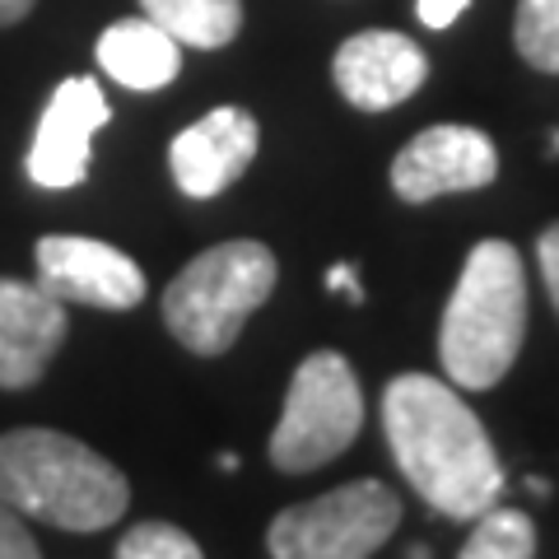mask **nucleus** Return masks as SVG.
<instances>
[{"label":"nucleus","instance_id":"obj_1","mask_svg":"<svg viewBox=\"0 0 559 559\" xmlns=\"http://www.w3.org/2000/svg\"><path fill=\"white\" fill-rule=\"evenodd\" d=\"M382 429L411 489L433 513L471 522L503 495V466L462 388L429 373H401L382 392Z\"/></svg>","mask_w":559,"mask_h":559},{"label":"nucleus","instance_id":"obj_2","mask_svg":"<svg viewBox=\"0 0 559 559\" xmlns=\"http://www.w3.org/2000/svg\"><path fill=\"white\" fill-rule=\"evenodd\" d=\"M0 503L61 532H103L121 522L131 485L103 452L57 429L0 433Z\"/></svg>","mask_w":559,"mask_h":559},{"label":"nucleus","instance_id":"obj_3","mask_svg":"<svg viewBox=\"0 0 559 559\" xmlns=\"http://www.w3.org/2000/svg\"><path fill=\"white\" fill-rule=\"evenodd\" d=\"M527 336V266L503 238L471 248L457 289L443 308L439 359L452 388L485 392L513 369Z\"/></svg>","mask_w":559,"mask_h":559},{"label":"nucleus","instance_id":"obj_4","mask_svg":"<svg viewBox=\"0 0 559 559\" xmlns=\"http://www.w3.org/2000/svg\"><path fill=\"white\" fill-rule=\"evenodd\" d=\"M275 275L280 266L266 242H215L173 275V285L164 289V322L191 355H224L242 336L252 312L271 299Z\"/></svg>","mask_w":559,"mask_h":559},{"label":"nucleus","instance_id":"obj_5","mask_svg":"<svg viewBox=\"0 0 559 559\" xmlns=\"http://www.w3.org/2000/svg\"><path fill=\"white\" fill-rule=\"evenodd\" d=\"M364 429V392L355 369L336 349L308 355L289 378L285 411L271 433V462L289 476L318 471L359 439Z\"/></svg>","mask_w":559,"mask_h":559},{"label":"nucleus","instance_id":"obj_6","mask_svg":"<svg viewBox=\"0 0 559 559\" xmlns=\"http://www.w3.org/2000/svg\"><path fill=\"white\" fill-rule=\"evenodd\" d=\"M401 499L382 480H349L341 489L285 509L266 546L275 559H369L396 532Z\"/></svg>","mask_w":559,"mask_h":559},{"label":"nucleus","instance_id":"obj_7","mask_svg":"<svg viewBox=\"0 0 559 559\" xmlns=\"http://www.w3.org/2000/svg\"><path fill=\"white\" fill-rule=\"evenodd\" d=\"M495 178H499L495 140L476 127H457V121L419 131L392 159V191L411 205L452 197V191H480Z\"/></svg>","mask_w":559,"mask_h":559},{"label":"nucleus","instance_id":"obj_8","mask_svg":"<svg viewBox=\"0 0 559 559\" xmlns=\"http://www.w3.org/2000/svg\"><path fill=\"white\" fill-rule=\"evenodd\" d=\"M33 257H38V285L47 294H57L61 304L127 312L145 299V271L121 248H112V242L47 234L38 238Z\"/></svg>","mask_w":559,"mask_h":559},{"label":"nucleus","instance_id":"obj_9","mask_svg":"<svg viewBox=\"0 0 559 559\" xmlns=\"http://www.w3.org/2000/svg\"><path fill=\"white\" fill-rule=\"evenodd\" d=\"M108 117H112V108H108V98H103L98 80H90V75L61 80L43 121H38V135H33L28 178L47 191L80 187L90 178L94 135L108 127Z\"/></svg>","mask_w":559,"mask_h":559},{"label":"nucleus","instance_id":"obj_10","mask_svg":"<svg viewBox=\"0 0 559 559\" xmlns=\"http://www.w3.org/2000/svg\"><path fill=\"white\" fill-rule=\"evenodd\" d=\"M257 145L261 131L248 108H215L173 135L168 145L173 182H178L182 197L210 201L248 173V164L257 159Z\"/></svg>","mask_w":559,"mask_h":559},{"label":"nucleus","instance_id":"obj_11","mask_svg":"<svg viewBox=\"0 0 559 559\" xmlns=\"http://www.w3.org/2000/svg\"><path fill=\"white\" fill-rule=\"evenodd\" d=\"M336 90L359 112H388L406 103L429 75V61L406 33L369 28L336 47Z\"/></svg>","mask_w":559,"mask_h":559},{"label":"nucleus","instance_id":"obj_12","mask_svg":"<svg viewBox=\"0 0 559 559\" xmlns=\"http://www.w3.org/2000/svg\"><path fill=\"white\" fill-rule=\"evenodd\" d=\"M66 304L33 280H0V388H33L66 341Z\"/></svg>","mask_w":559,"mask_h":559},{"label":"nucleus","instance_id":"obj_13","mask_svg":"<svg viewBox=\"0 0 559 559\" xmlns=\"http://www.w3.org/2000/svg\"><path fill=\"white\" fill-rule=\"evenodd\" d=\"M98 66L103 75L127 84V90H164L182 70V43L154 20H121L98 38Z\"/></svg>","mask_w":559,"mask_h":559},{"label":"nucleus","instance_id":"obj_14","mask_svg":"<svg viewBox=\"0 0 559 559\" xmlns=\"http://www.w3.org/2000/svg\"><path fill=\"white\" fill-rule=\"evenodd\" d=\"M145 20L168 28L182 47H229L242 28V0H140Z\"/></svg>","mask_w":559,"mask_h":559},{"label":"nucleus","instance_id":"obj_15","mask_svg":"<svg viewBox=\"0 0 559 559\" xmlns=\"http://www.w3.org/2000/svg\"><path fill=\"white\" fill-rule=\"evenodd\" d=\"M457 559H536V527L518 509H485Z\"/></svg>","mask_w":559,"mask_h":559},{"label":"nucleus","instance_id":"obj_16","mask_svg":"<svg viewBox=\"0 0 559 559\" xmlns=\"http://www.w3.org/2000/svg\"><path fill=\"white\" fill-rule=\"evenodd\" d=\"M513 43L527 66L559 75V0H518Z\"/></svg>","mask_w":559,"mask_h":559},{"label":"nucleus","instance_id":"obj_17","mask_svg":"<svg viewBox=\"0 0 559 559\" xmlns=\"http://www.w3.org/2000/svg\"><path fill=\"white\" fill-rule=\"evenodd\" d=\"M117 559H205L201 546L173 522H140L121 536Z\"/></svg>","mask_w":559,"mask_h":559},{"label":"nucleus","instance_id":"obj_18","mask_svg":"<svg viewBox=\"0 0 559 559\" xmlns=\"http://www.w3.org/2000/svg\"><path fill=\"white\" fill-rule=\"evenodd\" d=\"M0 559H43L38 540L28 536L24 518L10 509V503H0Z\"/></svg>","mask_w":559,"mask_h":559},{"label":"nucleus","instance_id":"obj_19","mask_svg":"<svg viewBox=\"0 0 559 559\" xmlns=\"http://www.w3.org/2000/svg\"><path fill=\"white\" fill-rule=\"evenodd\" d=\"M536 261H540V280H546V294L559 312V224H550L546 234L536 242Z\"/></svg>","mask_w":559,"mask_h":559},{"label":"nucleus","instance_id":"obj_20","mask_svg":"<svg viewBox=\"0 0 559 559\" xmlns=\"http://www.w3.org/2000/svg\"><path fill=\"white\" fill-rule=\"evenodd\" d=\"M471 5V0H415V14L425 28H452L457 14Z\"/></svg>","mask_w":559,"mask_h":559},{"label":"nucleus","instance_id":"obj_21","mask_svg":"<svg viewBox=\"0 0 559 559\" xmlns=\"http://www.w3.org/2000/svg\"><path fill=\"white\" fill-rule=\"evenodd\" d=\"M326 289L349 294V304H364V289H359L355 266H331V271H326Z\"/></svg>","mask_w":559,"mask_h":559},{"label":"nucleus","instance_id":"obj_22","mask_svg":"<svg viewBox=\"0 0 559 559\" xmlns=\"http://www.w3.org/2000/svg\"><path fill=\"white\" fill-rule=\"evenodd\" d=\"M28 10H33V0H0V28H5V24H20Z\"/></svg>","mask_w":559,"mask_h":559},{"label":"nucleus","instance_id":"obj_23","mask_svg":"<svg viewBox=\"0 0 559 559\" xmlns=\"http://www.w3.org/2000/svg\"><path fill=\"white\" fill-rule=\"evenodd\" d=\"M527 489H532L536 499H546V495H550V480H540V476H527Z\"/></svg>","mask_w":559,"mask_h":559},{"label":"nucleus","instance_id":"obj_24","mask_svg":"<svg viewBox=\"0 0 559 559\" xmlns=\"http://www.w3.org/2000/svg\"><path fill=\"white\" fill-rule=\"evenodd\" d=\"M242 462H238V452H219V471H238Z\"/></svg>","mask_w":559,"mask_h":559},{"label":"nucleus","instance_id":"obj_25","mask_svg":"<svg viewBox=\"0 0 559 559\" xmlns=\"http://www.w3.org/2000/svg\"><path fill=\"white\" fill-rule=\"evenodd\" d=\"M406 559H429V550H419V546H415V550H411Z\"/></svg>","mask_w":559,"mask_h":559},{"label":"nucleus","instance_id":"obj_26","mask_svg":"<svg viewBox=\"0 0 559 559\" xmlns=\"http://www.w3.org/2000/svg\"><path fill=\"white\" fill-rule=\"evenodd\" d=\"M550 154H555V159H559V131H555V140H550Z\"/></svg>","mask_w":559,"mask_h":559}]
</instances>
